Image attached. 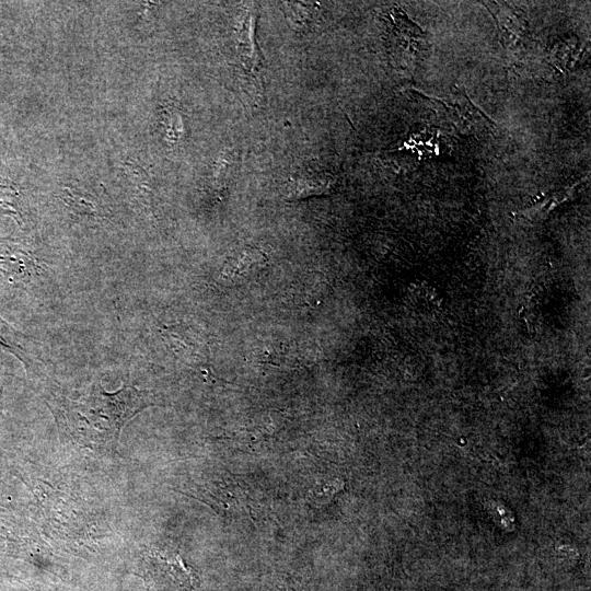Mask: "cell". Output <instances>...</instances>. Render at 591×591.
Masks as SVG:
<instances>
[{
    "label": "cell",
    "mask_w": 591,
    "mask_h": 591,
    "mask_svg": "<svg viewBox=\"0 0 591 591\" xmlns=\"http://www.w3.org/2000/svg\"><path fill=\"white\" fill-rule=\"evenodd\" d=\"M147 392L124 384L115 392L91 385L76 399H65L59 418L76 441L89 447L115 444L125 425L150 406Z\"/></svg>",
    "instance_id": "cell-1"
},
{
    "label": "cell",
    "mask_w": 591,
    "mask_h": 591,
    "mask_svg": "<svg viewBox=\"0 0 591 591\" xmlns=\"http://www.w3.org/2000/svg\"><path fill=\"white\" fill-rule=\"evenodd\" d=\"M38 268L36 258L23 245L0 242V288H26L38 275Z\"/></svg>",
    "instance_id": "cell-2"
},
{
    "label": "cell",
    "mask_w": 591,
    "mask_h": 591,
    "mask_svg": "<svg viewBox=\"0 0 591 591\" xmlns=\"http://www.w3.org/2000/svg\"><path fill=\"white\" fill-rule=\"evenodd\" d=\"M336 178L322 171H301L293 174L286 183V197L299 200L311 196H322L332 193Z\"/></svg>",
    "instance_id": "cell-3"
},
{
    "label": "cell",
    "mask_w": 591,
    "mask_h": 591,
    "mask_svg": "<svg viewBox=\"0 0 591 591\" xmlns=\"http://www.w3.org/2000/svg\"><path fill=\"white\" fill-rule=\"evenodd\" d=\"M256 21L257 13L252 10L247 11L237 33V53L241 62L253 77H259L262 72V55L255 37Z\"/></svg>",
    "instance_id": "cell-4"
},
{
    "label": "cell",
    "mask_w": 591,
    "mask_h": 591,
    "mask_svg": "<svg viewBox=\"0 0 591 591\" xmlns=\"http://www.w3.org/2000/svg\"><path fill=\"white\" fill-rule=\"evenodd\" d=\"M0 348L16 357L27 369L33 370L37 366L38 357L33 340L1 316Z\"/></svg>",
    "instance_id": "cell-5"
},
{
    "label": "cell",
    "mask_w": 591,
    "mask_h": 591,
    "mask_svg": "<svg viewBox=\"0 0 591 591\" xmlns=\"http://www.w3.org/2000/svg\"><path fill=\"white\" fill-rule=\"evenodd\" d=\"M0 213L11 216L20 225L24 222L20 193L13 185L0 182Z\"/></svg>",
    "instance_id": "cell-6"
},
{
    "label": "cell",
    "mask_w": 591,
    "mask_h": 591,
    "mask_svg": "<svg viewBox=\"0 0 591 591\" xmlns=\"http://www.w3.org/2000/svg\"><path fill=\"white\" fill-rule=\"evenodd\" d=\"M283 8L289 20L297 25H303V21L312 18L313 5L300 2H285Z\"/></svg>",
    "instance_id": "cell-7"
}]
</instances>
